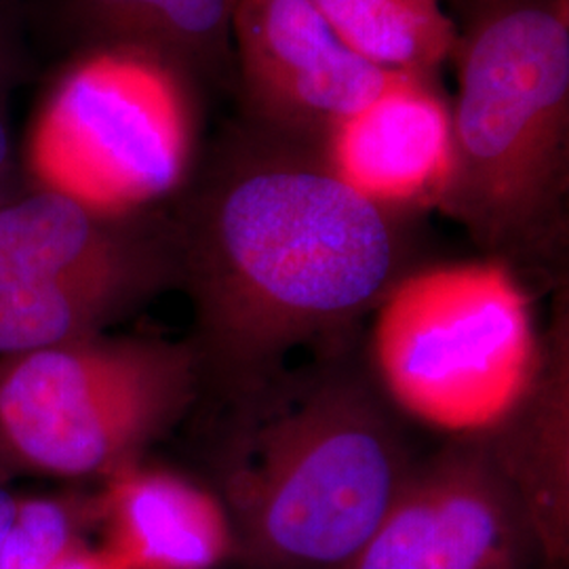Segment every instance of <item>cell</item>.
<instances>
[{"mask_svg":"<svg viewBox=\"0 0 569 569\" xmlns=\"http://www.w3.org/2000/svg\"><path fill=\"white\" fill-rule=\"evenodd\" d=\"M298 143L272 136L228 152L171 230L201 373L234 406L291 371L300 350L346 352L350 331L401 277L392 213Z\"/></svg>","mask_w":569,"mask_h":569,"instance_id":"6da1fadb","label":"cell"},{"mask_svg":"<svg viewBox=\"0 0 569 569\" xmlns=\"http://www.w3.org/2000/svg\"><path fill=\"white\" fill-rule=\"evenodd\" d=\"M416 460L392 403L348 350L234 406L220 502L244 569H348Z\"/></svg>","mask_w":569,"mask_h":569,"instance_id":"7a4b0ae2","label":"cell"},{"mask_svg":"<svg viewBox=\"0 0 569 569\" xmlns=\"http://www.w3.org/2000/svg\"><path fill=\"white\" fill-rule=\"evenodd\" d=\"M439 207L505 262L559 239L568 192L569 0H483L456 42Z\"/></svg>","mask_w":569,"mask_h":569,"instance_id":"3957f363","label":"cell"},{"mask_svg":"<svg viewBox=\"0 0 569 569\" xmlns=\"http://www.w3.org/2000/svg\"><path fill=\"white\" fill-rule=\"evenodd\" d=\"M373 315L371 373L395 409L427 427L489 432L536 380L531 305L500 260L401 274Z\"/></svg>","mask_w":569,"mask_h":569,"instance_id":"277c9868","label":"cell"},{"mask_svg":"<svg viewBox=\"0 0 569 569\" xmlns=\"http://www.w3.org/2000/svg\"><path fill=\"white\" fill-rule=\"evenodd\" d=\"M201 378L192 345L98 336L0 359V449L60 477L114 475L171 427Z\"/></svg>","mask_w":569,"mask_h":569,"instance_id":"5b68a950","label":"cell"},{"mask_svg":"<svg viewBox=\"0 0 569 569\" xmlns=\"http://www.w3.org/2000/svg\"><path fill=\"white\" fill-rule=\"evenodd\" d=\"M188 82L142 53H82L53 82L30 133L39 188L110 218L171 194L186 180L197 140Z\"/></svg>","mask_w":569,"mask_h":569,"instance_id":"8992f818","label":"cell"},{"mask_svg":"<svg viewBox=\"0 0 569 569\" xmlns=\"http://www.w3.org/2000/svg\"><path fill=\"white\" fill-rule=\"evenodd\" d=\"M348 569H561L488 435L416 460Z\"/></svg>","mask_w":569,"mask_h":569,"instance_id":"52a82bcc","label":"cell"},{"mask_svg":"<svg viewBox=\"0 0 569 569\" xmlns=\"http://www.w3.org/2000/svg\"><path fill=\"white\" fill-rule=\"evenodd\" d=\"M232 41L251 114L296 142L326 140L397 74L352 53L310 0H237Z\"/></svg>","mask_w":569,"mask_h":569,"instance_id":"ba28073f","label":"cell"},{"mask_svg":"<svg viewBox=\"0 0 569 569\" xmlns=\"http://www.w3.org/2000/svg\"><path fill=\"white\" fill-rule=\"evenodd\" d=\"M129 218L39 186L13 197L0 207V283L96 279L154 289L178 272L173 232L150 234Z\"/></svg>","mask_w":569,"mask_h":569,"instance_id":"9c48e42d","label":"cell"},{"mask_svg":"<svg viewBox=\"0 0 569 569\" xmlns=\"http://www.w3.org/2000/svg\"><path fill=\"white\" fill-rule=\"evenodd\" d=\"M323 142L336 178L380 209L439 203L451 164V112L427 77L397 72Z\"/></svg>","mask_w":569,"mask_h":569,"instance_id":"30bf717a","label":"cell"},{"mask_svg":"<svg viewBox=\"0 0 569 569\" xmlns=\"http://www.w3.org/2000/svg\"><path fill=\"white\" fill-rule=\"evenodd\" d=\"M98 509L102 550L119 569H218L234 555L220 498L178 475L121 468Z\"/></svg>","mask_w":569,"mask_h":569,"instance_id":"8fae6325","label":"cell"},{"mask_svg":"<svg viewBox=\"0 0 569 569\" xmlns=\"http://www.w3.org/2000/svg\"><path fill=\"white\" fill-rule=\"evenodd\" d=\"M234 7L237 0H44V18L84 53L133 51L186 79H220L234 66Z\"/></svg>","mask_w":569,"mask_h":569,"instance_id":"7c38bea8","label":"cell"},{"mask_svg":"<svg viewBox=\"0 0 569 569\" xmlns=\"http://www.w3.org/2000/svg\"><path fill=\"white\" fill-rule=\"evenodd\" d=\"M336 37L387 72L427 77L458 34L437 0H310Z\"/></svg>","mask_w":569,"mask_h":569,"instance_id":"4fadbf2b","label":"cell"},{"mask_svg":"<svg viewBox=\"0 0 569 569\" xmlns=\"http://www.w3.org/2000/svg\"><path fill=\"white\" fill-rule=\"evenodd\" d=\"M146 291L96 279L0 283V359L93 338Z\"/></svg>","mask_w":569,"mask_h":569,"instance_id":"5bb4252c","label":"cell"},{"mask_svg":"<svg viewBox=\"0 0 569 569\" xmlns=\"http://www.w3.org/2000/svg\"><path fill=\"white\" fill-rule=\"evenodd\" d=\"M79 540V526L68 505L47 498H18L4 536L0 569H51L61 552Z\"/></svg>","mask_w":569,"mask_h":569,"instance_id":"9a60e30c","label":"cell"},{"mask_svg":"<svg viewBox=\"0 0 569 569\" xmlns=\"http://www.w3.org/2000/svg\"><path fill=\"white\" fill-rule=\"evenodd\" d=\"M32 66L20 2L0 0V108H4L11 91L30 77Z\"/></svg>","mask_w":569,"mask_h":569,"instance_id":"2e32d148","label":"cell"},{"mask_svg":"<svg viewBox=\"0 0 569 569\" xmlns=\"http://www.w3.org/2000/svg\"><path fill=\"white\" fill-rule=\"evenodd\" d=\"M51 569H119L102 549L93 550L74 542L66 552H61Z\"/></svg>","mask_w":569,"mask_h":569,"instance_id":"e0dca14e","label":"cell"},{"mask_svg":"<svg viewBox=\"0 0 569 569\" xmlns=\"http://www.w3.org/2000/svg\"><path fill=\"white\" fill-rule=\"evenodd\" d=\"M0 173H13V140L4 108H0Z\"/></svg>","mask_w":569,"mask_h":569,"instance_id":"ac0fdd59","label":"cell"},{"mask_svg":"<svg viewBox=\"0 0 569 569\" xmlns=\"http://www.w3.org/2000/svg\"><path fill=\"white\" fill-rule=\"evenodd\" d=\"M16 509H18V498L9 489L0 486V555H2L4 536H7V531L11 528Z\"/></svg>","mask_w":569,"mask_h":569,"instance_id":"d6986e66","label":"cell"},{"mask_svg":"<svg viewBox=\"0 0 569 569\" xmlns=\"http://www.w3.org/2000/svg\"><path fill=\"white\" fill-rule=\"evenodd\" d=\"M0 458H4V451H2V449H0Z\"/></svg>","mask_w":569,"mask_h":569,"instance_id":"ffe728a7","label":"cell"}]
</instances>
